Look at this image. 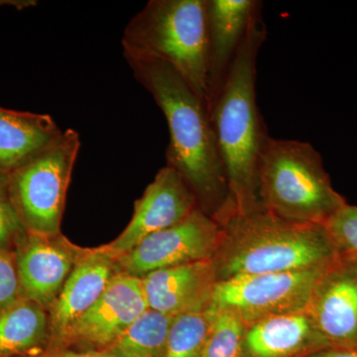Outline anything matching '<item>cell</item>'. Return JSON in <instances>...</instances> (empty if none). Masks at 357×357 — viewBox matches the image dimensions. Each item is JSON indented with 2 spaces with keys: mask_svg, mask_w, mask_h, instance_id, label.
I'll list each match as a JSON object with an SVG mask.
<instances>
[{
  "mask_svg": "<svg viewBox=\"0 0 357 357\" xmlns=\"http://www.w3.org/2000/svg\"><path fill=\"white\" fill-rule=\"evenodd\" d=\"M138 83L153 96L170 132L167 165L180 174L199 208L220 220L229 210V185L206 102L163 61L123 51Z\"/></svg>",
  "mask_w": 357,
  "mask_h": 357,
  "instance_id": "1",
  "label": "cell"
},
{
  "mask_svg": "<svg viewBox=\"0 0 357 357\" xmlns=\"http://www.w3.org/2000/svg\"><path fill=\"white\" fill-rule=\"evenodd\" d=\"M266 36L261 3L249 21L231 70L210 112L227 174L229 213L263 210L258 178L269 135L256 100V63Z\"/></svg>",
  "mask_w": 357,
  "mask_h": 357,
  "instance_id": "2",
  "label": "cell"
},
{
  "mask_svg": "<svg viewBox=\"0 0 357 357\" xmlns=\"http://www.w3.org/2000/svg\"><path fill=\"white\" fill-rule=\"evenodd\" d=\"M222 238L213 262L218 282L234 277L321 269L338 256L324 225L282 220L265 210L218 222Z\"/></svg>",
  "mask_w": 357,
  "mask_h": 357,
  "instance_id": "3",
  "label": "cell"
},
{
  "mask_svg": "<svg viewBox=\"0 0 357 357\" xmlns=\"http://www.w3.org/2000/svg\"><path fill=\"white\" fill-rule=\"evenodd\" d=\"M263 210L287 222L324 225L347 204L310 143L269 136L259 165Z\"/></svg>",
  "mask_w": 357,
  "mask_h": 357,
  "instance_id": "4",
  "label": "cell"
},
{
  "mask_svg": "<svg viewBox=\"0 0 357 357\" xmlns=\"http://www.w3.org/2000/svg\"><path fill=\"white\" fill-rule=\"evenodd\" d=\"M122 47L170 65L206 105L208 0H150L126 25Z\"/></svg>",
  "mask_w": 357,
  "mask_h": 357,
  "instance_id": "5",
  "label": "cell"
},
{
  "mask_svg": "<svg viewBox=\"0 0 357 357\" xmlns=\"http://www.w3.org/2000/svg\"><path fill=\"white\" fill-rule=\"evenodd\" d=\"M79 147V133L67 129L38 156L9 173L11 196L30 234L58 236Z\"/></svg>",
  "mask_w": 357,
  "mask_h": 357,
  "instance_id": "6",
  "label": "cell"
},
{
  "mask_svg": "<svg viewBox=\"0 0 357 357\" xmlns=\"http://www.w3.org/2000/svg\"><path fill=\"white\" fill-rule=\"evenodd\" d=\"M328 268L248 275L220 281L213 290L211 306L234 312L246 326L305 311L312 289Z\"/></svg>",
  "mask_w": 357,
  "mask_h": 357,
  "instance_id": "7",
  "label": "cell"
},
{
  "mask_svg": "<svg viewBox=\"0 0 357 357\" xmlns=\"http://www.w3.org/2000/svg\"><path fill=\"white\" fill-rule=\"evenodd\" d=\"M222 238V225L197 208L182 222L143 239L117 261L122 273L143 278L157 270L213 260Z\"/></svg>",
  "mask_w": 357,
  "mask_h": 357,
  "instance_id": "8",
  "label": "cell"
},
{
  "mask_svg": "<svg viewBox=\"0 0 357 357\" xmlns=\"http://www.w3.org/2000/svg\"><path fill=\"white\" fill-rule=\"evenodd\" d=\"M197 208H199L198 201L184 178L165 166L136 201L132 218L126 229L112 243L98 250L117 261L143 239L182 222Z\"/></svg>",
  "mask_w": 357,
  "mask_h": 357,
  "instance_id": "9",
  "label": "cell"
},
{
  "mask_svg": "<svg viewBox=\"0 0 357 357\" xmlns=\"http://www.w3.org/2000/svg\"><path fill=\"white\" fill-rule=\"evenodd\" d=\"M305 311L330 347H357V265L338 258L319 277Z\"/></svg>",
  "mask_w": 357,
  "mask_h": 357,
  "instance_id": "10",
  "label": "cell"
},
{
  "mask_svg": "<svg viewBox=\"0 0 357 357\" xmlns=\"http://www.w3.org/2000/svg\"><path fill=\"white\" fill-rule=\"evenodd\" d=\"M147 310L142 279L116 274L93 306L70 328L65 340L107 349Z\"/></svg>",
  "mask_w": 357,
  "mask_h": 357,
  "instance_id": "11",
  "label": "cell"
},
{
  "mask_svg": "<svg viewBox=\"0 0 357 357\" xmlns=\"http://www.w3.org/2000/svg\"><path fill=\"white\" fill-rule=\"evenodd\" d=\"M141 279L149 309L173 318L206 309L218 283L213 260L157 270Z\"/></svg>",
  "mask_w": 357,
  "mask_h": 357,
  "instance_id": "12",
  "label": "cell"
},
{
  "mask_svg": "<svg viewBox=\"0 0 357 357\" xmlns=\"http://www.w3.org/2000/svg\"><path fill=\"white\" fill-rule=\"evenodd\" d=\"M257 0H208V112L215 105L229 76Z\"/></svg>",
  "mask_w": 357,
  "mask_h": 357,
  "instance_id": "13",
  "label": "cell"
},
{
  "mask_svg": "<svg viewBox=\"0 0 357 357\" xmlns=\"http://www.w3.org/2000/svg\"><path fill=\"white\" fill-rule=\"evenodd\" d=\"M330 347L306 311L246 326L243 357H306Z\"/></svg>",
  "mask_w": 357,
  "mask_h": 357,
  "instance_id": "14",
  "label": "cell"
},
{
  "mask_svg": "<svg viewBox=\"0 0 357 357\" xmlns=\"http://www.w3.org/2000/svg\"><path fill=\"white\" fill-rule=\"evenodd\" d=\"M114 260L98 249L88 251L73 268L60 295L52 306V332L66 335L102 295L115 276Z\"/></svg>",
  "mask_w": 357,
  "mask_h": 357,
  "instance_id": "15",
  "label": "cell"
},
{
  "mask_svg": "<svg viewBox=\"0 0 357 357\" xmlns=\"http://www.w3.org/2000/svg\"><path fill=\"white\" fill-rule=\"evenodd\" d=\"M74 266L72 252L55 237L31 234L17 258L20 288L28 300L52 307Z\"/></svg>",
  "mask_w": 357,
  "mask_h": 357,
  "instance_id": "16",
  "label": "cell"
},
{
  "mask_svg": "<svg viewBox=\"0 0 357 357\" xmlns=\"http://www.w3.org/2000/svg\"><path fill=\"white\" fill-rule=\"evenodd\" d=\"M63 132L49 114L0 107V171L13 172L54 144Z\"/></svg>",
  "mask_w": 357,
  "mask_h": 357,
  "instance_id": "17",
  "label": "cell"
},
{
  "mask_svg": "<svg viewBox=\"0 0 357 357\" xmlns=\"http://www.w3.org/2000/svg\"><path fill=\"white\" fill-rule=\"evenodd\" d=\"M44 307L31 300H17L0 312V357L31 351L48 331Z\"/></svg>",
  "mask_w": 357,
  "mask_h": 357,
  "instance_id": "18",
  "label": "cell"
},
{
  "mask_svg": "<svg viewBox=\"0 0 357 357\" xmlns=\"http://www.w3.org/2000/svg\"><path fill=\"white\" fill-rule=\"evenodd\" d=\"M173 317L147 310L105 349L107 357H162Z\"/></svg>",
  "mask_w": 357,
  "mask_h": 357,
  "instance_id": "19",
  "label": "cell"
},
{
  "mask_svg": "<svg viewBox=\"0 0 357 357\" xmlns=\"http://www.w3.org/2000/svg\"><path fill=\"white\" fill-rule=\"evenodd\" d=\"M213 317L211 305L202 311L174 317L162 357H201Z\"/></svg>",
  "mask_w": 357,
  "mask_h": 357,
  "instance_id": "20",
  "label": "cell"
},
{
  "mask_svg": "<svg viewBox=\"0 0 357 357\" xmlns=\"http://www.w3.org/2000/svg\"><path fill=\"white\" fill-rule=\"evenodd\" d=\"M211 307L215 317L201 357H243L245 324L229 310Z\"/></svg>",
  "mask_w": 357,
  "mask_h": 357,
  "instance_id": "21",
  "label": "cell"
},
{
  "mask_svg": "<svg viewBox=\"0 0 357 357\" xmlns=\"http://www.w3.org/2000/svg\"><path fill=\"white\" fill-rule=\"evenodd\" d=\"M338 258L357 265V206L347 204L324 225Z\"/></svg>",
  "mask_w": 357,
  "mask_h": 357,
  "instance_id": "22",
  "label": "cell"
},
{
  "mask_svg": "<svg viewBox=\"0 0 357 357\" xmlns=\"http://www.w3.org/2000/svg\"><path fill=\"white\" fill-rule=\"evenodd\" d=\"M25 229L11 196L9 173L0 171V249L20 238Z\"/></svg>",
  "mask_w": 357,
  "mask_h": 357,
  "instance_id": "23",
  "label": "cell"
},
{
  "mask_svg": "<svg viewBox=\"0 0 357 357\" xmlns=\"http://www.w3.org/2000/svg\"><path fill=\"white\" fill-rule=\"evenodd\" d=\"M20 290L17 269L0 249V312L18 300Z\"/></svg>",
  "mask_w": 357,
  "mask_h": 357,
  "instance_id": "24",
  "label": "cell"
},
{
  "mask_svg": "<svg viewBox=\"0 0 357 357\" xmlns=\"http://www.w3.org/2000/svg\"><path fill=\"white\" fill-rule=\"evenodd\" d=\"M306 357H357V347H328Z\"/></svg>",
  "mask_w": 357,
  "mask_h": 357,
  "instance_id": "25",
  "label": "cell"
},
{
  "mask_svg": "<svg viewBox=\"0 0 357 357\" xmlns=\"http://www.w3.org/2000/svg\"><path fill=\"white\" fill-rule=\"evenodd\" d=\"M61 357H107L102 356H96V354H69V356H61Z\"/></svg>",
  "mask_w": 357,
  "mask_h": 357,
  "instance_id": "26",
  "label": "cell"
}]
</instances>
